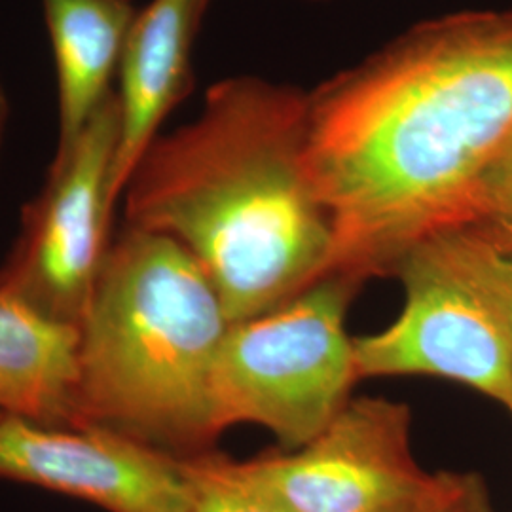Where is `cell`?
<instances>
[{
    "mask_svg": "<svg viewBox=\"0 0 512 512\" xmlns=\"http://www.w3.org/2000/svg\"><path fill=\"white\" fill-rule=\"evenodd\" d=\"M410 425L404 403L349 399L306 446L247 465L294 512H387L431 476L414 458Z\"/></svg>",
    "mask_w": 512,
    "mask_h": 512,
    "instance_id": "obj_7",
    "label": "cell"
},
{
    "mask_svg": "<svg viewBox=\"0 0 512 512\" xmlns=\"http://www.w3.org/2000/svg\"><path fill=\"white\" fill-rule=\"evenodd\" d=\"M0 478L88 501L107 512H186L181 458L99 427L0 414Z\"/></svg>",
    "mask_w": 512,
    "mask_h": 512,
    "instance_id": "obj_8",
    "label": "cell"
},
{
    "mask_svg": "<svg viewBox=\"0 0 512 512\" xmlns=\"http://www.w3.org/2000/svg\"><path fill=\"white\" fill-rule=\"evenodd\" d=\"M54 54L57 147L107 101L137 10L131 0H40Z\"/></svg>",
    "mask_w": 512,
    "mask_h": 512,
    "instance_id": "obj_10",
    "label": "cell"
},
{
    "mask_svg": "<svg viewBox=\"0 0 512 512\" xmlns=\"http://www.w3.org/2000/svg\"><path fill=\"white\" fill-rule=\"evenodd\" d=\"M209 0H152L131 25L118 67V148L112 200L190 88V54Z\"/></svg>",
    "mask_w": 512,
    "mask_h": 512,
    "instance_id": "obj_9",
    "label": "cell"
},
{
    "mask_svg": "<svg viewBox=\"0 0 512 512\" xmlns=\"http://www.w3.org/2000/svg\"><path fill=\"white\" fill-rule=\"evenodd\" d=\"M512 131V12L425 21L308 92L306 162L330 275H393L421 239L475 220Z\"/></svg>",
    "mask_w": 512,
    "mask_h": 512,
    "instance_id": "obj_1",
    "label": "cell"
},
{
    "mask_svg": "<svg viewBox=\"0 0 512 512\" xmlns=\"http://www.w3.org/2000/svg\"><path fill=\"white\" fill-rule=\"evenodd\" d=\"M387 512H492L488 490L475 473H431L416 494Z\"/></svg>",
    "mask_w": 512,
    "mask_h": 512,
    "instance_id": "obj_14",
    "label": "cell"
},
{
    "mask_svg": "<svg viewBox=\"0 0 512 512\" xmlns=\"http://www.w3.org/2000/svg\"><path fill=\"white\" fill-rule=\"evenodd\" d=\"M463 270L486 296L512 340V247L476 224L442 230Z\"/></svg>",
    "mask_w": 512,
    "mask_h": 512,
    "instance_id": "obj_13",
    "label": "cell"
},
{
    "mask_svg": "<svg viewBox=\"0 0 512 512\" xmlns=\"http://www.w3.org/2000/svg\"><path fill=\"white\" fill-rule=\"evenodd\" d=\"M8 120H10V99H8L6 88H4V84L0 80V150H2V145H4Z\"/></svg>",
    "mask_w": 512,
    "mask_h": 512,
    "instance_id": "obj_17",
    "label": "cell"
},
{
    "mask_svg": "<svg viewBox=\"0 0 512 512\" xmlns=\"http://www.w3.org/2000/svg\"><path fill=\"white\" fill-rule=\"evenodd\" d=\"M503 245H505V243H503ZM507 247H509V245H507Z\"/></svg>",
    "mask_w": 512,
    "mask_h": 512,
    "instance_id": "obj_18",
    "label": "cell"
},
{
    "mask_svg": "<svg viewBox=\"0 0 512 512\" xmlns=\"http://www.w3.org/2000/svg\"><path fill=\"white\" fill-rule=\"evenodd\" d=\"M118 101L110 93L69 147L55 150L46 183L25 205L0 289L57 323L80 329L109 249Z\"/></svg>",
    "mask_w": 512,
    "mask_h": 512,
    "instance_id": "obj_5",
    "label": "cell"
},
{
    "mask_svg": "<svg viewBox=\"0 0 512 512\" xmlns=\"http://www.w3.org/2000/svg\"><path fill=\"white\" fill-rule=\"evenodd\" d=\"M78 340V329L0 289V414L78 427Z\"/></svg>",
    "mask_w": 512,
    "mask_h": 512,
    "instance_id": "obj_11",
    "label": "cell"
},
{
    "mask_svg": "<svg viewBox=\"0 0 512 512\" xmlns=\"http://www.w3.org/2000/svg\"><path fill=\"white\" fill-rule=\"evenodd\" d=\"M393 275L403 281V311L387 329L353 338L357 378L439 376L512 412L511 336L444 232L412 245Z\"/></svg>",
    "mask_w": 512,
    "mask_h": 512,
    "instance_id": "obj_6",
    "label": "cell"
},
{
    "mask_svg": "<svg viewBox=\"0 0 512 512\" xmlns=\"http://www.w3.org/2000/svg\"><path fill=\"white\" fill-rule=\"evenodd\" d=\"M308 92L241 74L158 135L122 192L126 224L179 241L230 323L329 277L334 236L306 162Z\"/></svg>",
    "mask_w": 512,
    "mask_h": 512,
    "instance_id": "obj_2",
    "label": "cell"
},
{
    "mask_svg": "<svg viewBox=\"0 0 512 512\" xmlns=\"http://www.w3.org/2000/svg\"><path fill=\"white\" fill-rule=\"evenodd\" d=\"M471 224L480 226L492 238L512 247V190L495 198Z\"/></svg>",
    "mask_w": 512,
    "mask_h": 512,
    "instance_id": "obj_16",
    "label": "cell"
},
{
    "mask_svg": "<svg viewBox=\"0 0 512 512\" xmlns=\"http://www.w3.org/2000/svg\"><path fill=\"white\" fill-rule=\"evenodd\" d=\"M509 190H512V131L511 135L505 139V143L497 150L494 160L486 167L480 179L475 220L484 213V209L494 202L495 198L503 196Z\"/></svg>",
    "mask_w": 512,
    "mask_h": 512,
    "instance_id": "obj_15",
    "label": "cell"
},
{
    "mask_svg": "<svg viewBox=\"0 0 512 512\" xmlns=\"http://www.w3.org/2000/svg\"><path fill=\"white\" fill-rule=\"evenodd\" d=\"M190 484L186 512H294L249 469L215 450L181 458Z\"/></svg>",
    "mask_w": 512,
    "mask_h": 512,
    "instance_id": "obj_12",
    "label": "cell"
},
{
    "mask_svg": "<svg viewBox=\"0 0 512 512\" xmlns=\"http://www.w3.org/2000/svg\"><path fill=\"white\" fill-rule=\"evenodd\" d=\"M228 327L198 260L179 241L126 224L78 329V427L175 458L213 450L211 380Z\"/></svg>",
    "mask_w": 512,
    "mask_h": 512,
    "instance_id": "obj_3",
    "label": "cell"
},
{
    "mask_svg": "<svg viewBox=\"0 0 512 512\" xmlns=\"http://www.w3.org/2000/svg\"><path fill=\"white\" fill-rule=\"evenodd\" d=\"M359 285L329 275L274 310L230 323L211 380L219 437L238 423H256L298 450L325 431L359 380L346 332Z\"/></svg>",
    "mask_w": 512,
    "mask_h": 512,
    "instance_id": "obj_4",
    "label": "cell"
}]
</instances>
